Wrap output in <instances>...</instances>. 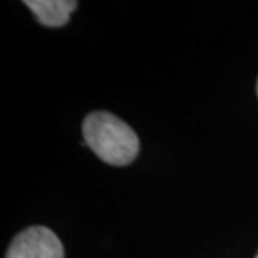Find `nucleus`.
<instances>
[{"label":"nucleus","mask_w":258,"mask_h":258,"mask_svg":"<svg viewBox=\"0 0 258 258\" xmlns=\"http://www.w3.org/2000/svg\"><path fill=\"white\" fill-rule=\"evenodd\" d=\"M82 136L92 153L111 166H127L139 153V138L117 116L94 111L82 122Z\"/></svg>","instance_id":"nucleus-1"},{"label":"nucleus","mask_w":258,"mask_h":258,"mask_svg":"<svg viewBox=\"0 0 258 258\" xmlns=\"http://www.w3.org/2000/svg\"><path fill=\"white\" fill-rule=\"evenodd\" d=\"M5 258H64V246L47 226H29L12 240Z\"/></svg>","instance_id":"nucleus-2"},{"label":"nucleus","mask_w":258,"mask_h":258,"mask_svg":"<svg viewBox=\"0 0 258 258\" xmlns=\"http://www.w3.org/2000/svg\"><path fill=\"white\" fill-rule=\"evenodd\" d=\"M24 5L32 10L42 25L62 27L69 22L71 14L77 7L76 0H25Z\"/></svg>","instance_id":"nucleus-3"},{"label":"nucleus","mask_w":258,"mask_h":258,"mask_svg":"<svg viewBox=\"0 0 258 258\" xmlns=\"http://www.w3.org/2000/svg\"><path fill=\"white\" fill-rule=\"evenodd\" d=\"M256 96H258V81H256Z\"/></svg>","instance_id":"nucleus-4"},{"label":"nucleus","mask_w":258,"mask_h":258,"mask_svg":"<svg viewBox=\"0 0 258 258\" xmlns=\"http://www.w3.org/2000/svg\"><path fill=\"white\" fill-rule=\"evenodd\" d=\"M255 258H258V255H256V256H255Z\"/></svg>","instance_id":"nucleus-5"}]
</instances>
